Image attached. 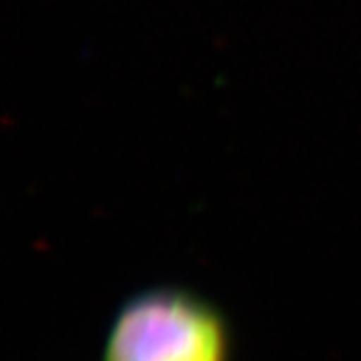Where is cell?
Returning a JSON list of instances; mask_svg holds the SVG:
<instances>
[{"mask_svg":"<svg viewBox=\"0 0 361 361\" xmlns=\"http://www.w3.org/2000/svg\"><path fill=\"white\" fill-rule=\"evenodd\" d=\"M229 336L221 313L179 289H155L118 313L104 361H227Z\"/></svg>","mask_w":361,"mask_h":361,"instance_id":"obj_1","label":"cell"}]
</instances>
